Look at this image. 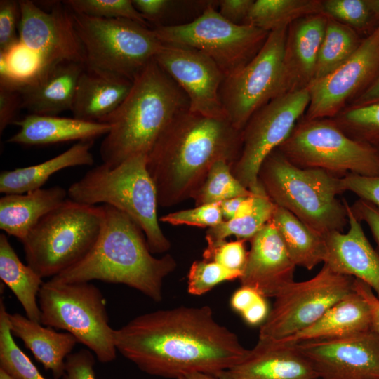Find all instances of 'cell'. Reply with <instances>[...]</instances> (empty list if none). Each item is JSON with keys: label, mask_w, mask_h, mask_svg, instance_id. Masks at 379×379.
<instances>
[{"label": "cell", "mask_w": 379, "mask_h": 379, "mask_svg": "<svg viewBox=\"0 0 379 379\" xmlns=\"http://www.w3.org/2000/svg\"><path fill=\"white\" fill-rule=\"evenodd\" d=\"M114 343L117 352L144 373L170 379L193 373L218 377L249 352L207 305L139 315L114 330Z\"/></svg>", "instance_id": "obj_1"}, {"label": "cell", "mask_w": 379, "mask_h": 379, "mask_svg": "<svg viewBox=\"0 0 379 379\" xmlns=\"http://www.w3.org/2000/svg\"><path fill=\"white\" fill-rule=\"evenodd\" d=\"M241 131L227 119L206 117L189 110L175 117L147 156V168L158 204L169 208L193 195L213 164H233L240 155Z\"/></svg>", "instance_id": "obj_2"}, {"label": "cell", "mask_w": 379, "mask_h": 379, "mask_svg": "<svg viewBox=\"0 0 379 379\" xmlns=\"http://www.w3.org/2000/svg\"><path fill=\"white\" fill-rule=\"evenodd\" d=\"M99 237L79 262L52 277L65 283L99 280L133 288L156 302L163 298V282L177 267L170 254L152 255L142 230L126 214L102 205Z\"/></svg>", "instance_id": "obj_3"}, {"label": "cell", "mask_w": 379, "mask_h": 379, "mask_svg": "<svg viewBox=\"0 0 379 379\" xmlns=\"http://www.w3.org/2000/svg\"><path fill=\"white\" fill-rule=\"evenodd\" d=\"M189 109L185 92L153 60L118 108L100 121L110 126L100 147L103 164L115 167L147 155L168 124Z\"/></svg>", "instance_id": "obj_4"}, {"label": "cell", "mask_w": 379, "mask_h": 379, "mask_svg": "<svg viewBox=\"0 0 379 379\" xmlns=\"http://www.w3.org/2000/svg\"><path fill=\"white\" fill-rule=\"evenodd\" d=\"M258 181L269 198L322 234L343 232L348 222L343 177L320 168H305L288 160L278 149L262 162Z\"/></svg>", "instance_id": "obj_5"}, {"label": "cell", "mask_w": 379, "mask_h": 379, "mask_svg": "<svg viewBox=\"0 0 379 379\" xmlns=\"http://www.w3.org/2000/svg\"><path fill=\"white\" fill-rule=\"evenodd\" d=\"M147 156L131 157L115 167L95 166L74 182L67 193L74 201L103 204L124 213L142 230L151 253H163L171 243L159 223L157 192L147 168Z\"/></svg>", "instance_id": "obj_6"}, {"label": "cell", "mask_w": 379, "mask_h": 379, "mask_svg": "<svg viewBox=\"0 0 379 379\" xmlns=\"http://www.w3.org/2000/svg\"><path fill=\"white\" fill-rule=\"evenodd\" d=\"M102 221V205L66 199L46 215L22 241L27 265L42 278L59 274L91 251Z\"/></svg>", "instance_id": "obj_7"}, {"label": "cell", "mask_w": 379, "mask_h": 379, "mask_svg": "<svg viewBox=\"0 0 379 379\" xmlns=\"http://www.w3.org/2000/svg\"><path fill=\"white\" fill-rule=\"evenodd\" d=\"M38 300L42 325L72 334L102 363L116 359L114 329L109 324L106 301L98 287L89 282L51 279L43 283Z\"/></svg>", "instance_id": "obj_8"}, {"label": "cell", "mask_w": 379, "mask_h": 379, "mask_svg": "<svg viewBox=\"0 0 379 379\" xmlns=\"http://www.w3.org/2000/svg\"><path fill=\"white\" fill-rule=\"evenodd\" d=\"M85 53V67L134 81L163 43L152 29L127 19H105L73 13Z\"/></svg>", "instance_id": "obj_9"}, {"label": "cell", "mask_w": 379, "mask_h": 379, "mask_svg": "<svg viewBox=\"0 0 379 379\" xmlns=\"http://www.w3.org/2000/svg\"><path fill=\"white\" fill-rule=\"evenodd\" d=\"M291 163L331 173L379 176V153L348 136L333 120L302 118L277 148Z\"/></svg>", "instance_id": "obj_10"}, {"label": "cell", "mask_w": 379, "mask_h": 379, "mask_svg": "<svg viewBox=\"0 0 379 379\" xmlns=\"http://www.w3.org/2000/svg\"><path fill=\"white\" fill-rule=\"evenodd\" d=\"M212 1L193 21L174 27L152 28L164 44L197 49L211 58L225 77L248 64L260 51L270 32L223 18Z\"/></svg>", "instance_id": "obj_11"}, {"label": "cell", "mask_w": 379, "mask_h": 379, "mask_svg": "<svg viewBox=\"0 0 379 379\" xmlns=\"http://www.w3.org/2000/svg\"><path fill=\"white\" fill-rule=\"evenodd\" d=\"M354 279L324 263L311 279L293 281L274 297L267 317L260 326L258 340H281L308 327L354 291Z\"/></svg>", "instance_id": "obj_12"}, {"label": "cell", "mask_w": 379, "mask_h": 379, "mask_svg": "<svg viewBox=\"0 0 379 379\" xmlns=\"http://www.w3.org/2000/svg\"><path fill=\"white\" fill-rule=\"evenodd\" d=\"M287 29L270 32L257 55L225 77L220 100L227 120L239 131L258 110L285 93L283 57Z\"/></svg>", "instance_id": "obj_13"}, {"label": "cell", "mask_w": 379, "mask_h": 379, "mask_svg": "<svg viewBox=\"0 0 379 379\" xmlns=\"http://www.w3.org/2000/svg\"><path fill=\"white\" fill-rule=\"evenodd\" d=\"M310 100L307 88L281 95L258 110L242 129L241 149L232 171L253 194L263 190L258 181L262 162L288 138Z\"/></svg>", "instance_id": "obj_14"}, {"label": "cell", "mask_w": 379, "mask_h": 379, "mask_svg": "<svg viewBox=\"0 0 379 379\" xmlns=\"http://www.w3.org/2000/svg\"><path fill=\"white\" fill-rule=\"evenodd\" d=\"M20 41L39 55L44 67L64 61L85 65L73 12L63 1H53L48 11L29 0L20 1Z\"/></svg>", "instance_id": "obj_15"}, {"label": "cell", "mask_w": 379, "mask_h": 379, "mask_svg": "<svg viewBox=\"0 0 379 379\" xmlns=\"http://www.w3.org/2000/svg\"><path fill=\"white\" fill-rule=\"evenodd\" d=\"M154 60L185 92L190 112L227 119L220 97L225 76L211 58L191 47L163 43Z\"/></svg>", "instance_id": "obj_16"}, {"label": "cell", "mask_w": 379, "mask_h": 379, "mask_svg": "<svg viewBox=\"0 0 379 379\" xmlns=\"http://www.w3.org/2000/svg\"><path fill=\"white\" fill-rule=\"evenodd\" d=\"M319 379H379V334L369 330L293 345Z\"/></svg>", "instance_id": "obj_17"}, {"label": "cell", "mask_w": 379, "mask_h": 379, "mask_svg": "<svg viewBox=\"0 0 379 379\" xmlns=\"http://www.w3.org/2000/svg\"><path fill=\"white\" fill-rule=\"evenodd\" d=\"M379 69V25L354 55L326 77L307 87L310 100L304 119L336 117L347 100L363 90Z\"/></svg>", "instance_id": "obj_18"}, {"label": "cell", "mask_w": 379, "mask_h": 379, "mask_svg": "<svg viewBox=\"0 0 379 379\" xmlns=\"http://www.w3.org/2000/svg\"><path fill=\"white\" fill-rule=\"evenodd\" d=\"M249 241L251 248L239 279L241 286L252 287L266 298H274L294 281L296 266L272 220Z\"/></svg>", "instance_id": "obj_19"}, {"label": "cell", "mask_w": 379, "mask_h": 379, "mask_svg": "<svg viewBox=\"0 0 379 379\" xmlns=\"http://www.w3.org/2000/svg\"><path fill=\"white\" fill-rule=\"evenodd\" d=\"M349 229L325 237L327 253L324 264L333 271L353 277L367 285L379 300V252L369 242L360 221L347 201Z\"/></svg>", "instance_id": "obj_20"}, {"label": "cell", "mask_w": 379, "mask_h": 379, "mask_svg": "<svg viewBox=\"0 0 379 379\" xmlns=\"http://www.w3.org/2000/svg\"><path fill=\"white\" fill-rule=\"evenodd\" d=\"M327 18L323 13L312 14L288 25L283 57L285 93L306 88L313 81Z\"/></svg>", "instance_id": "obj_21"}, {"label": "cell", "mask_w": 379, "mask_h": 379, "mask_svg": "<svg viewBox=\"0 0 379 379\" xmlns=\"http://www.w3.org/2000/svg\"><path fill=\"white\" fill-rule=\"evenodd\" d=\"M220 379H317L308 360L293 345L258 340L241 362Z\"/></svg>", "instance_id": "obj_22"}, {"label": "cell", "mask_w": 379, "mask_h": 379, "mask_svg": "<svg viewBox=\"0 0 379 379\" xmlns=\"http://www.w3.org/2000/svg\"><path fill=\"white\" fill-rule=\"evenodd\" d=\"M84 69L81 63L60 62L44 67L32 80L15 85L20 95L21 108L40 115H56L71 110Z\"/></svg>", "instance_id": "obj_23"}, {"label": "cell", "mask_w": 379, "mask_h": 379, "mask_svg": "<svg viewBox=\"0 0 379 379\" xmlns=\"http://www.w3.org/2000/svg\"><path fill=\"white\" fill-rule=\"evenodd\" d=\"M133 83L128 79L85 67L76 88L71 109L73 117L100 122L122 103Z\"/></svg>", "instance_id": "obj_24"}, {"label": "cell", "mask_w": 379, "mask_h": 379, "mask_svg": "<svg viewBox=\"0 0 379 379\" xmlns=\"http://www.w3.org/2000/svg\"><path fill=\"white\" fill-rule=\"evenodd\" d=\"M13 124L20 127L8 142L24 145H44L74 140H94L107 135L110 126L56 115L31 114Z\"/></svg>", "instance_id": "obj_25"}, {"label": "cell", "mask_w": 379, "mask_h": 379, "mask_svg": "<svg viewBox=\"0 0 379 379\" xmlns=\"http://www.w3.org/2000/svg\"><path fill=\"white\" fill-rule=\"evenodd\" d=\"M366 300L354 291L330 307L318 320L298 333L278 342L299 343L344 337L372 328ZM272 341V340H271Z\"/></svg>", "instance_id": "obj_26"}, {"label": "cell", "mask_w": 379, "mask_h": 379, "mask_svg": "<svg viewBox=\"0 0 379 379\" xmlns=\"http://www.w3.org/2000/svg\"><path fill=\"white\" fill-rule=\"evenodd\" d=\"M13 336L20 338L54 379L62 378L65 361L78 343L67 332H58L53 328L29 319L18 313H8Z\"/></svg>", "instance_id": "obj_27"}, {"label": "cell", "mask_w": 379, "mask_h": 379, "mask_svg": "<svg viewBox=\"0 0 379 379\" xmlns=\"http://www.w3.org/2000/svg\"><path fill=\"white\" fill-rule=\"evenodd\" d=\"M67 191L60 186L4 194L0 199V228L22 242L46 215L67 199Z\"/></svg>", "instance_id": "obj_28"}, {"label": "cell", "mask_w": 379, "mask_h": 379, "mask_svg": "<svg viewBox=\"0 0 379 379\" xmlns=\"http://www.w3.org/2000/svg\"><path fill=\"white\" fill-rule=\"evenodd\" d=\"M94 140L78 141L65 152L39 164L4 171L0 175V192L4 194H24L41 188L58 171L78 166H91V152Z\"/></svg>", "instance_id": "obj_29"}, {"label": "cell", "mask_w": 379, "mask_h": 379, "mask_svg": "<svg viewBox=\"0 0 379 379\" xmlns=\"http://www.w3.org/2000/svg\"><path fill=\"white\" fill-rule=\"evenodd\" d=\"M272 221L295 265L308 270L324 262L327 248L325 237L312 230L286 209L278 206Z\"/></svg>", "instance_id": "obj_30"}, {"label": "cell", "mask_w": 379, "mask_h": 379, "mask_svg": "<svg viewBox=\"0 0 379 379\" xmlns=\"http://www.w3.org/2000/svg\"><path fill=\"white\" fill-rule=\"evenodd\" d=\"M0 278L15 295L26 317L41 323L37 298L43 278L22 262L5 234H0Z\"/></svg>", "instance_id": "obj_31"}, {"label": "cell", "mask_w": 379, "mask_h": 379, "mask_svg": "<svg viewBox=\"0 0 379 379\" xmlns=\"http://www.w3.org/2000/svg\"><path fill=\"white\" fill-rule=\"evenodd\" d=\"M321 13V0H254L244 25L270 32L288 27L299 18Z\"/></svg>", "instance_id": "obj_32"}, {"label": "cell", "mask_w": 379, "mask_h": 379, "mask_svg": "<svg viewBox=\"0 0 379 379\" xmlns=\"http://www.w3.org/2000/svg\"><path fill=\"white\" fill-rule=\"evenodd\" d=\"M313 81L330 74L347 61L361 41L356 30L328 16Z\"/></svg>", "instance_id": "obj_33"}, {"label": "cell", "mask_w": 379, "mask_h": 379, "mask_svg": "<svg viewBox=\"0 0 379 379\" xmlns=\"http://www.w3.org/2000/svg\"><path fill=\"white\" fill-rule=\"evenodd\" d=\"M255 194V204L251 213L223 221L220 225L207 230V245L225 241L232 236L237 239L249 241L272 220L277 205L269 198L264 190Z\"/></svg>", "instance_id": "obj_34"}, {"label": "cell", "mask_w": 379, "mask_h": 379, "mask_svg": "<svg viewBox=\"0 0 379 379\" xmlns=\"http://www.w3.org/2000/svg\"><path fill=\"white\" fill-rule=\"evenodd\" d=\"M136 10L154 27H174L189 23L210 5L212 1L132 0Z\"/></svg>", "instance_id": "obj_35"}, {"label": "cell", "mask_w": 379, "mask_h": 379, "mask_svg": "<svg viewBox=\"0 0 379 379\" xmlns=\"http://www.w3.org/2000/svg\"><path fill=\"white\" fill-rule=\"evenodd\" d=\"M252 194L233 175L232 164L226 160L220 159L213 164L192 199L194 200L195 206H199Z\"/></svg>", "instance_id": "obj_36"}, {"label": "cell", "mask_w": 379, "mask_h": 379, "mask_svg": "<svg viewBox=\"0 0 379 379\" xmlns=\"http://www.w3.org/2000/svg\"><path fill=\"white\" fill-rule=\"evenodd\" d=\"M0 368L13 379H47L18 347L11 333L8 312L0 301Z\"/></svg>", "instance_id": "obj_37"}, {"label": "cell", "mask_w": 379, "mask_h": 379, "mask_svg": "<svg viewBox=\"0 0 379 379\" xmlns=\"http://www.w3.org/2000/svg\"><path fill=\"white\" fill-rule=\"evenodd\" d=\"M43 67L39 55L20 41L6 53H0L1 82L13 86L26 83Z\"/></svg>", "instance_id": "obj_38"}, {"label": "cell", "mask_w": 379, "mask_h": 379, "mask_svg": "<svg viewBox=\"0 0 379 379\" xmlns=\"http://www.w3.org/2000/svg\"><path fill=\"white\" fill-rule=\"evenodd\" d=\"M338 115L334 121L350 138L366 143L379 140V102L347 107Z\"/></svg>", "instance_id": "obj_39"}, {"label": "cell", "mask_w": 379, "mask_h": 379, "mask_svg": "<svg viewBox=\"0 0 379 379\" xmlns=\"http://www.w3.org/2000/svg\"><path fill=\"white\" fill-rule=\"evenodd\" d=\"M74 13L105 19H127L145 26L149 25L135 8L132 0L63 1Z\"/></svg>", "instance_id": "obj_40"}, {"label": "cell", "mask_w": 379, "mask_h": 379, "mask_svg": "<svg viewBox=\"0 0 379 379\" xmlns=\"http://www.w3.org/2000/svg\"><path fill=\"white\" fill-rule=\"evenodd\" d=\"M241 275L213 261L196 260L187 274V291L193 295H201L220 283L239 279Z\"/></svg>", "instance_id": "obj_41"}, {"label": "cell", "mask_w": 379, "mask_h": 379, "mask_svg": "<svg viewBox=\"0 0 379 379\" xmlns=\"http://www.w3.org/2000/svg\"><path fill=\"white\" fill-rule=\"evenodd\" d=\"M323 13L354 30L365 28L373 15L366 0H323Z\"/></svg>", "instance_id": "obj_42"}, {"label": "cell", "mask_w": 379, "mask_h": 379, "mask_svg": "<svg viewBox=\"0 0 379 379\" xmlns=\"http://www.w3.org/2000/svg\"><path fill=\"white\" fill-rule=\"evenodd\" d=\"M159 221L172 225H185L211 228L220 225L224 220L219 202L170 213L161 216Z\"/></svg>", "instance_id": "obj_43"}, {"label": "cell", "mask_w": 379, "mask_h": 379, "mask_svg": "<svg viewBox=\"0 0 379 379\" xmlns=\"http://www.w3.org/2000/svg\"><path fill=\"white\" fill-rule=\"evenodd\" d=\"M246 240L222 241L208 244L203 252V259L217 262L223 267L243 274L248 251Z\"/></svg>", "instance_id": "obj_44"}, {"label": "cell", "mask_w": 379, "mask_h": 379, "mask_svg": "<svg viewBox=\"0 0 379 379\" xmlns=\"http://www.w3.org/2000/svg\"><path fill=\"white\" fill-rule=\"evenodd\" d=\"M20 1H0V53H6L20 41Z\"/></svg>", "instance_id": "obj_45"}, {"label": "cell", "mask_w": 379, "mask_h": 379, "mask_svg": "<svg viewBox=\"0 0 379 379\" xmlns=\"http://www.w3.org/2000/svg\"><path fill=\"white\" fill-rule=\"evenodd\" d=\"M345 191L355 194L379 209V176L348 173L343 176Z\"/></svg>", "instance_id": "obj_46"}, {"label": "cell", "mask_w": 379, "mask_h": 379, "mask_svg": "<svg viewBox=\"0 0 379 379\" xmlns=\"http://www.w3.org/2000/svg\"><path fill=\"white\" fill-rule=\"evenodd\" d=\"M95 359L89 350L81 349L66 359L62 379H96Z\"/></svg>", "instance_id": "obj_47"}, {"label": "cell", "mask_w": 379, "mask_h": 379, "mask_svg": "<svg viewBox=\"0 0 379 379\" xmlns=\"http://www.w3.org/2000/svg\"><path fill=\"white\" fill-rule=\"evenodd\" d=\"M21 109V98L16 88L0 82V133L14 122L17 111Z\"/></svg>", "instance_id": "obj_48"}, {"label": "cell", "mask_w": 379, "mask_h": 379, "mask_svg": "<svg viewBox=\"0 0 379 379\" xmlns=\"http://www.w3.org/2000/svg\"><path fill=\"white\" fill-rule=\"evenodd\" d=\"M253 2L254 0H220L217 10L226 20L244 25Z\"/></svg>", "instance_id": "obj_49"}, {"label": "cell", "mask_w": 379, "mask_h": 379, "mask_svg": "<svg viewBox=\"0 0 379 379\" xmlns=\"http://www.w3.org/2000/svg\"><path fill=\"white\" fill-rule=\"evenodd\" d=\"M351 208L361 222L364 221L368 225L372 235L379 247V209L372 204L359 199Z\"/></svg>", "instance_id": "obj_50"}, {"label": "cell", "mask_w": 379, "mask_h": 379, "mask_svg": "<svg viewBox=\"0 0 379 379\" xmlns=\"http://www.w3.org/2000/svg\"><path fill=\"white\" fill-rule=\"evenodd\" d=\"M261 296L262 295L255 288L241 286L232 293L230 300V307L234 312L241 314L251 307Z\"/></svg>", "instance_id": "obj_51"}, {"label": "cell", "mask_w": 379, "mask_h": 379, "mask_svg": "<svg viewBox=\"0 0 379 379\" xmlns=\"http://www.w3.org/2000/svg\"><path fill=\"white\" fill-rule=\"evenodd\" d=\"M354 289L368 302L372 316L373 328L379 334V300L372 290L364 283L355 279Z\"/></svg>", "instance_id": "obj_52"}, {"label": "cell", "mask_w": 379, "mask_h": 379, "mask_svg": "<svg viewBox=\"0 0 379 379\" xmlns=\"http://www.w3.org/2000/svg\"><path fill=\"white\" fill-rule=\"evenodd\" d=\"M270 310L266 298L262 295L251 307L240 315L247 324L260 326L267 317Z\"/></svg>", "instance_id": "obj_53"}, {"label": "cell", "mask_w": 379, "mask_h": 379, "mask_svg": "<svg viewBox=\"0 0 379 379\" xmlns=\"http://www.w3.org/2000/svg\"><path fill=\"white\" fill-rule=\"evenodd\" d=\"M378 102H379V76L357 95L349 107H359Z\"/></svg>", "instance_id": "obj_54"}, {"label": "cell", "mask_w": 379, "mask_h": 379, "mask_svg": "<svg viewBox=\"0 0 379 379\" xmlns=\"http://www.w3.org/2000/svg\"><path fill=\"white\" fill-rule=\"evenodd\" d=\"M245 197H237L220 202V208L224 221L232 219L238 207Z\"/></svg>", "instance_id": "obj_55"}, {"label": "cell", "mask_w": 379, "mask_h": 379, "mask_svg": "<svg viewBox=\"0 0 379 379\" xmlns=\"http://www.w3.org/2000/svg\"><path fill=\"white\" fill-rule=\"evenodd\" d=\"M366 2L373 15L379 19V0H366Z\"/></svg>", "instance_id": "obj_56"}, {"label": "cell", "mask_w": 379, "mask_h": 379, "mask_svg": "<svg viewBox=\"0 0 379 379\" xmlns=\"http://www.w3.org/2000/svg\"><path fill=\"white\" fill-rule=\"evenodd\" d=\"M179 379H220L219 378L213 375H210L203 373H193L183 376Z\"/></svg>", "instance_id": "obj_57"}, {"label": "cell", "mask_w": 379, "mask_h": 379, "mask_svg": "<svg viewBox=\"0 0 379 379\" xmlns=\"http://www.w3.org/2000/svg\"><path fill=\"white\" fill-rule=\"evenodd\" d=\"M0 379H13L5 371L0 368Z\"/></svg>", "instance_id": "obj_58"}, {"label": "cell", "mask_w": 379, "mask_h": 379, "mask_svg": "<svg viewBox=\"0 0 379 379\" xmlns=\"http://www.w3.org/2000/svg\"><path fill=\"white\" fill-rule=\"evenodd\" d=\"M376 149L378 150V153H379V149H377V148H376Z\"/></svg>", "instance_id": "obj_59"}, {"label": "cell", "mask_w": 379, "mask_h": 379, "mask_svg": "<svg viewBox=\"0 0 379 379\" xmlns=\"http://www.w3.org/2000/svg\"><path fill=\"white\" fill-rule=\"evenodd\" d=\"M317 379H319V378H317Z\"/></svg>", "instance_id": "obj_60"}]
</instances>
